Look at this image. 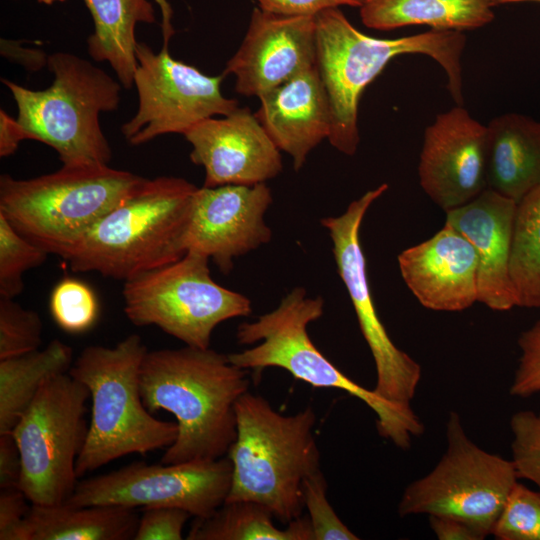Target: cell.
Listing matches in <instances>:
<instances>
[{
	"mask_svg": "<svg viewBox=\"0 0 540 540\" xmlns=\"http://www.w3.org/2000/svg\"><path fill=\"white\" fill-rule=\"evenodd\" d=\"M249 370L210 348L185 345L147 351L140 368V394L151 412L165 410L178 425L161 463L209 461L227 455L237 434L235 406L248 391Z\"/></svg>",
	"mask_w": 540,
	"mask_h": 540,
	"instance_id": "cell-1",
	"label": "cell"
},
{
	"mask_svg": "<svg viewBox=\"0 0 540 540\" xmlns=\"http://www.w3.org/2000/svg\"><path fill=\"white\" fill-rule=\"evenodd\" d=\"M316 65L331 109L329 143L352 156L359 142L358 108L365 88L395 57L422 54L445 71L447 88L457 105L463 104L461 57L466 45L463 32L428 30L385 39L358 30L339 8L316 17Z\"/></svg>",
	"mask_w": 540,
	"mask_h": 540,
	"instance_id": "cell-2",
	"label": "cell"
},
{
	"mask_svg": "<svg viewBox=\"0 0 540 540\" xmlns=\"http://www.w3.org/2000/svg\"><path fill=\"white\" fill-rule=\"evenodd\" d=\"M184 178L144 179L63 258L74 272L127 281L182 258L193 196Z\"/></svg>",
	"mask_w": 540,
	"mask_h": 540,
	"instance_id": "cell-3",
	"label": "cell"
},
{
	"mask_svg": "<svg viewBox=\"0 0 540 540\" xmlns=\"http://www.w3.org/2000/svg\"><path fill=\"white\" fill-rule=\"evenodd\" d=\"M235 410L237 434L226 455L232 463V482L225 502H258L287 525L302 516L304 480L320 471L313 434L316 414L308 406L283 415L249 391L238 399Z\"/></svg>",
	"mask_w": 540,
	"mask_h": 540,
	"instance_id": "cell-4",
	"label": "cell"
},
{
	"mask_svg": "<svg viewBox=\"0 0 540 540\" xmlns=\"http://www.w3.org/2000/svg\"><path fill=\"white\" fill-rule=\"evenodd\" d=\"M324 311L321 297H308L302 287L291 290L272 311L253 322H242L236 332L241 345H253L227 354L246 370L282 368L293 377L318 388H336L364 402L377 416L379 434L400 449H408L425 427L410 405L390 401L350 379L312 342L307 327Z\"/></svg>",
	"mask_w": 540,
	"mask_h": 540,
	"instance_id": "cell-5",
	"label": "cell"
},
{
	"mask_svg": "<svg viewBox=\"0 0 540 540\" xmlns=\"http://www.w3.org/2000/svg\"><path fill=\"white\" fill-rule=\"evenodd\" d=\"M147 348L138 334L113 347L84 348L69 374L84 384L92 415L76 461L77 478L123 456L146 454L172 445L178 425L152 416L140 394V368Z\"/></svg>",
	"mask_w": 540,
	"mask_h": 540,
	"instance_id": "cell-6",
	"label": "cell"
},
{
	"mask_svg": "<svg viewBox=\"0 0 540 540\" xmlns=\"http://www.w3.org/2000/svg\"><path fill=\"white\" fill-rule=\"evenodd\" d=\"M145 178L108 164L63 166L31 179L0 177V214L48 254L64 258Z\"/></svg>",
	"mask_w": 540,
	"mask_h": 540,
	"instance_id": "cell-7",
	"label": "cell"
},
{
	"mask_svg": "<svg viewBox=\"0 0 540 540\" xmlns=\"http://www.w3.org/2000/svg\"><path fill=\"white\" fill-rule=\"evenodd\" d=\"M52 84L32 90L2 78L32 140L52 147L63 166L109 164L112 150L100 114L118 109L121 84L86 59L68 52L48 56Z\"/></svg>",
	"mask_w": 540,
	"mask_h": 540,
	"instance_id": "cell-8",
	"label": "cell"
},
{
	"mask_svg": "<svg viewBox=\"0 0 540 540\" xmlns=\"http://www.w3.org/2000/svg\"><path fill=\"white\" fill-rule=\"evenodd\" d=\"M209 258L188 251L179 260L124 282V312L136 326L154 325L187 346L209 348L222 322L249 316L251 301L213 280Z\"/></svg>",
	"mask_w": 540,
	"mask_h": 540,
	"instance_id": "cell-9",
	"label": "cell"
},
{
	"mask_svg": "<svg viewBox=\"0 0 540 540\" xmlns=\"http://www.w3.org/2000/svg\"><path fill=\"white\" fill-rule=\"evenodd\" d=\"M445 427L444 454L429 473L405 488L398 514L454 517L486 538L518 482L514 464L476 445L457 412L449 413Z\"/></svg>",
	"mask_w": 540,
	"mask_h": 540,
	"instance_id": "cell-10",
	"label": "cell"
},
{
	"mask_svg": "<svg viewBox=\"0 0 540 540\" xmlns=\"http://www.w3.org/2000/svg\"><path fill=\"white\" fill-rule=\"evenodd\" d=\"M88 388L69 373L46 380L10 432L22 460L19 489L31 504L64 503L78 482Z\"/></svg>",
	"mask_w": 540,
	"mask_h": 540,
	"instance_id": "cell-11",
	"label": "cell"
},
{
	"mask_svg": "<svg viewBox=\"0 0 540 540\" xmlns=\"http://www.w3.org/2000/svg\"><path fill=\"white\" fill-rule=\"evenodd\" d=\"M156 53L143 42L136 46L133 86L138 95L135 115L121 127L131 145H141L165 134H183L207 118L225 116L239 107L222 94L224 74L210 76L174 59L168 52L172 34L163 32Z\"/></svg>",
	"mask_w": 540,
	"mask_h": 540,
	"instance_id": "cell-12",
	"label": "cell"
},
{
	"mask_svg": "<svg viewBox=\"0 0 540 540\" xmlns=\"http://www.w3.org/2000/svg\"><path fill=\"white\" fill-rule=\"evenodd\" d=\"M227 456L178 464L130 463L78 480L65 501L72 506L176 507L196 518L213 514L226 501L232 482Z\"/></svg>",
	"mask_w": 540,
	"mask_h": 540,
	"instance_id": "cell-13",
	"label": "cell"
},
{
	"mask_svg": "<svg viewBox=\"0 0 540 540\" xmlns=\"http://www.w3.org/2000/svg\"><path fill=\"white\" fill-rule=\"evenodd\" d=\"M387 189L388 185L383 183L368 190L352 201L344 213L324 218L321 224L329 232L339 276L347 289L375 363L374 390L390 401L410 405L422 369L419 363L393 343L377 314L360 242V227L368 209Z\"/></svg>",
	"mask_w": 540,
	"mask_h": 540,
	"instance_id": "cell-14",
	"label": "cell"
},
{
	"mask_svg": "<svg viewBox=\"0 0 540 540\" xmlns=\"http://www.w3.org/2000/svg\"><path fill=\"white\" fill-rule=\"evenodd\" d=\"M272 203L266 183L197 188L186 236L188 251L200 253L227 274L235 258L271 240L265 213Z\"/></svg>",
	"mask_w": 540,
	"mask_h": 540,
	"instance_id": "cell-15",
	"label": "cell"
},
{
	"mask_svg": "<svg viewBox=\"0 0 540 540\" xmlns=\"http://www.w3.org/2000/svg\"><path fill=\"white\" fill-rule=\"evenodd\" d=\"M487 126L461 105L440 113L424 131L418 166L424 192L447 211L487 188Z\"/></svg>",
	"mask_w": 540,
	"mask_h": 540,
	"instance_id": "cell-16",
	"label": "cell"
},
{
	"mask_svg": "<svg viewBox=\"0 0 540 540\" xmlns=\"http://www.w3.org/2000/svg\"><path fill=\"white\" fill-rule=\"evenodd\" d=\"M184 137L190 160L205 171L204 187L265 183L282 171L281 151L248 107L202 120Z\"/></svg>",
	"mask_w": 540,
	"mask_h": 540,
	"instance_id": "cell-17",
	"label": "cell"
},
{
	"mask_svg": "<svg viewBox=\"0 0 540 540\" xmlns=\"http://www.w3.org/2000/svg\"><path fill=\"white\" fill-rule=\"evenodd\" d=\"M314 65L315 17L283 16L255 7L223 74L235 77L238 94L259 97Z\"/></svg>",
	"mask_w": 540,
	"mask_h": 540,
	"instance_id": "cell-18",
	"label": "cell"
},
{
	"mask_svg": "<svg viewBox=\"0 0 540 540\" xmlns=\"http://www.w3.org/2000/svg\"><path fill=\"white\" fill-rule=\"evenodd\" d=\"M398 265L407 287L428 309L462 311L478 301L475 249L446 222L431 238L402 251Z\"/></svg>",
	"mask_w": 540,
	"mask_h": 540,
	"instance_id": "cell-19",
	"label": "cell"
},
{
	"mask_svg": "<svg viewBox=\"0 0 540 540\" xmlns=\"http://www.w3.org/2000/svg\"><path fill=\"white\" fill-rule=\"evenodd\" d=\"M516 201L486 188L446 212V223L463 234L477 254L478 301L495 311L516 306L509 261Z\"/></svg>",
	"mask_w": 540,
	"mask_h": 540,
	"instance_id": "cell-20",
	"label": "cell"
},
{
	"mask_svg": "<svg viewBox=\"0 0 540 540\" xmlns=\"http://www.w3.org/2000/svg\"><path fill=\"white\" fill-rule=\"evenodd\" d=\"M255 116L299 171L309 153L331 132V109L317 65L258 97Z\"/></svg>",
	"mask_w": 540,
	"mask_h": 540,
	"instance_id": "cell-21",
	"label": "cell"
},
{
	"mask_svg": "<svg viewBox=\"0 0 540 540\" xmlns=\"http://www.w3.org/2000/svg\"><path fill=\"white\" fill-rule=\"evenodd\" d=\"M486 126L487 188L518 202L540 185V121L506 113Z\"/></svg>",
	"mask_w": 540,
	"mask_h": 540,
	"instance_id": "cell-22",
	"label": "cell"
},
{
	"mask_svg": "<svg viewBox=\"0 0 540 540\" xmlns=\"http://www.w3.org/2000/svg\"><path fill=\"white\" fill-rule=\"evenodd\" d=\"M140 517L135 508L31 504L16 540H128Z\"/></svg>",
	"mask_w": 540,
	"mask_h": 540,
	"instance_id": "cell-23",
	"label": "cell"
},
{
	"mask_svg": "<svg viewBox=\"0 0 540 540\" xmlns=\"http://www.w3.org/2000/svg\"><path fill=\"white\" fill-rule=\"evenodd\" d=\"M496 0H364L362 23L379 31L426 25L432 30L481 28L494 19Z\"/></svg>",
	"mask_w": 540,
	"mask_h": 540,
	"instance_id": "cell-24",
	"label": "cell"
},
{
	"mask_svg": "<svg viewBox=\"0 0 540 540\" xmlns=\"http://www.w3.org/2000/svg\"><path fill=\"white\" fill-rule=\"evenodd\" d=\"M93 20L89 55L107 62L125 88L133 86L137 67L135 29L139 23H154L155 10L148 0H84Z\"/></svg>",
	"mask_w": 540,
	"mask_h": 540,
	"instance_id": "cell-25",
	"label": "cell"
},
{
	"mask_svg": "<svg viewBox=\"0 0 540 540\" xmlns=\"http://www.w3.org/2000/svg\"><path fill=\"white\" fill-rule=\"evenodd\" d=\"M72 364V348L58 339L43 350L0 360V434L13 430L46 380L68 373Z\"/></svg>",
	"mask_w": 540,
	"mask_h": 540,
	"instance_id": "cell-26",
	"label": "cell"
},
{
	"mask_svg": "<svg viewBox=\"0 0 540 540\" xmlns=\"http://www.w3.org/2000/svg\"><path fill=\"white\" fill-rule=\"evenodd\" d=\"M274 515L255 501L225 502L213 514L196 518L188 540H313L308 516H301L285 529L273 523Z\"/></svg>",
	"mask_w": 540,
	"mask_h": 540,
	"instance_id": "cell-27",
	"label": "cell"
},
{
	"mask_svg": "<svg viewBox=\"0 0 540 540\" xmlns=\"http://www.w3.org/2000/svg\"><path fill=\"white\" fill-rule=\"evenodd\" d=\"M509 276L516 306L540 308V185L516 203Z\"/></svg>",
	"mask_w": 540,
	"mask_h": 540,
	"instance_id": "cell-28",
	"label": "cell"
},
{
	"mask_svg": "<svg viewBox=\"0 0 540 540\" xmlns=\"http://www.w3.org/2000/svg\"><path fill=\"white\" fill-rule=\"evenodd\" d=\"M48 255L0 214V297L14 299L21 294L24 273L43 264Z\"/></svg>",
	"mask_w": 540,
	"mask_h": 540,
	"instance_id": "cell-29",
	"label": "cell"
},
{
	"mask_svg": "<svg viewBox=\"0 0 540 540\" xmlns=\"http://www.w3.org/2000/svg\"><path fill=\"white\" fill-rule=\"evenodd\" d=\"M49 307L56 324L69 333L87 331L99 315L98 300L91 287L69 277L53 288Z\"/></svg>",
	"mask_w": 540,
	"mask_h": 540,
	"instance_id": "cell-30",
	"label": "cell"
},
{
	"mask_svg": "<svg viewBox=\"0 0 540 540\" xmlns=\"http://www.w3.org/2000/svg\"><path fill=\"white\" fill-rule=\"evenodd\" d=\"M491 535L498 540H540V491L517 482Z\"/></svg>",
	"mask_w": 540,
	"mask_h": 540,
	"instance_id": "cell-31",
	"label": "cell"
},
{
	"mask_svg": "<svg viewBox=\"0 0 540 540\" xmlns=\"http://www.w3.org/2000/svg\"><path fill=\"white\" fill-rule=\"evenodd\" d=\"M42 321L36 311L26 309L11 298L0 299V360L23 355L39 348Z\"/></svg>",
	"mask_w": 540,
	"mask_h": 540,
	"instance_id": "cell-32",
	"label": "cell"
},
{
	"mask_svg": "<svg viewBox=\"0 0 540 540\" xmlns=\"http://www.w3.org/2000/svg\"><path fill=\"white\" fill-rule=\"evenodd\" d=\"M511 461L518 478L534 483L540 491V412L522 410L510 418Z\"/></svg>",
	"mask_w": 540,
	"mask_h": 540,
	"instance_id": "cell-33",
	"label": "cell"
},
{
	"mask_svg": "<svg viewBox=\"0 0 540 540\" xmlns=\"http://www.w3.org/2000/svg\"><path fill=\"white\" fill-rule=\"evenodd\" d=\"M326 492L327 482L321 470L304 480V508L308 510L313 540H358L335 513Z\"/></svg>",
	"mask_w": 540,
	"mask_h": 540,
	"instance_id": "cell-34",
	"label": "cell"
},
{
	"mask_svg": "<svg viewBox=\"0 0 540 540\" xmlns=\"http://www.w3.org/2000/svg\"><path fill=\"white\" fill-rule=\"evenodd\" d=\"M518 346L521 355L510 394L529 397L540 392V319L520 334Z\"/></svg>",
	"mask_w": 540,
	"mask_h": 540,
	"instance_id": "cell-35",
	"label": "cell"
},
{
	"mask_svg": "<svg viewBox=\"0 0 540 540\" xmlns=\"http://www.w3.org/2000/svg\"><path fill=\"white\" fill-rule=\"evenodd\" d=\"M190 516L176 507L144 508L133 540H181Z\"/></svg>",
	"mask_w": 540,
	"mask_h": 540,
	"instance_id": "cell-36",
	"label": "cell"
},
{
	"mask_svg": "<svg viewBox=\"0 0 540 540\" xmlns=\"http://www.w3.org/2000/svg\"><path fill=\"white\" fill-rule=\"evenodd\" d=\"M261 10L292 17H316L341 6L360 8L364 0H255Z\"/></svg>",
	"mask_w": 540,
	"mask_h": 540,
	"instance_id": "cell-37",
	"label": "cell"
},
{
	"mask_svg": "<svg viewBox=\"0 0 540 540\" xmlns=\"http://www.w3.org/2000/svg\"><path fill=\"white\" fill-rule=\"evenodd\" d=\"M20 489L1 490L0 540H16L18 531L30 509Z\"/></svg>",
	"mask_w": 540,
	"mask_h": 540,
	"instance_id": "cell-38",
	"label": "cell"
},
{
	"mask_svg": "<svg viewBox=\"0 0 540 540\" xmlns=\"http://www.w3.org/2000/svg\"><path fill=\"white\" fill-rule=\"evenodd\" d=\"M21 475V455L12 434H0V489H19Z\"/></svg>",
	"mask_w": 540,
	"mask_h": 540,
	"instance_id": "cell-39",
	"label": "cell"
},
{
	"mask_svg": "<svg viewBox=\"0 0 540 540\" xmlns=\"http://www.w3.org/2000/svg\"><path fill=\"white\" fill-rule=\"evenodd\" d=\"M429 524L439 540H482L485 537L470 524L450 516L430 515Z\"/></svg>",
	"mask_w": 540,
	"mask_h": 540,
	"instance_id": "cell-40",
	"label": "cell"
},
{
	"mask_svg": "<svg viewBox=\"0 0 540 540\" xmlns=\"http://www.w3.org/2000/svg\"><path fill=\"white\" fill-rule=\"evenodd\" d=\"M23 140H32L30 133L3 109L0 110V156L8 157Z\"/></svg>",
	"mask_w": 540,
	"mask_h": 540,
	"instance_id": "cell-41",
	"label": "cell"
},
{
	"mask_svg": "<svg viewBox=\"0 0 540 540\" xmlns=\"http://www.w3.org/2000/svg\"><path fill=\"white\" fill-rule=\"evenodd\" d=\"M1 54L30 70H38L48 64V57L43 51L24 48L17 42L5 39H1Z\"/></svg>",
	"mask_w": 540,
	"mask_h": 540,
	"instance_id": "cell-42",
	"label": "cell"
},
{
	"mask_svg": "<svg viewBox=\"0 0 540 540\" xmlns=\"http://www.w3.org/2000/svg\"><path fill=\"white\" fill-rule=\"evenodd\" d=\"M497 5L517 4V3H539L540 0H496Z\"/></svg>",
	"mask_w": 540,
	"mask_h": 540,
	"instance_id": "cell-43",
	"label": "cell"
},
{
	"mask_svg": "<svg viewBox=\"0 0 540 540\" xmlns=\"http://www.w3.org/2000/svg\"><path fill=\"white\" fill-rule=\"evenodd\" d=\"M37 1L42 4L51 5L55 2H63L65 0H37Z\"/></svg>",
	"mask_w": 540,
	"mask_h": 540,
	"instance_id": "cell-44",
	"label": "cell"
}]
</instances>
